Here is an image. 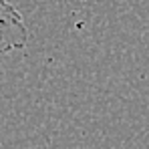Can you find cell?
Instances as JSON below:
<instances>
[{
	"label": "cell",
	"mask_w": 149,
	"mask_h": 149,
	"mask_svg": "<svg viewBox=\"0 0 149 149\" xmlns=\"http://www.w3.org/2000/svg\"><path fill=\"white\" fill-rule=\"evenodd\" d=\"M28 40V28L18 10L6 2L0 0V56L10 50L22 49Z\"/></svg>",
	"instance_id": "6da1fadb"
}]
</instances>
